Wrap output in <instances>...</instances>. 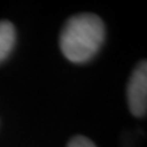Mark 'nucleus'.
I'll return each mask as SVG.
<instances>
[{"label":"nucleus","mask_w":147,"mask_h":147,"mask_svg":"<svg viewBox=\"0 0 147 147\" xmlns=\"http://www.w3.org/2000/svg\"><path fill=\"white\" fill-rule=\"evenodd\" d=\"M104 40V25L93 13L69 18L60 34V48L72 63H86L99 50Z\"/></svg>","instance_id":"1"},{"label":"nucleus","mask_w":147,"mask_h":147,"mask_svg":"<svg viewBox=\"0 0 147 147\" xmlns=\"http://www.w3.org/2000/svg\"><path fill=\"white\" fill-rule=\"evenodd\" d=\"M127 103L135 117H145L147 110V65L141 61L127 85Z\"/></svg>","instance_id":"2"},{"label":"nucleus","mask_w":147,"mask_h":147,"mask_svg":"<svg viewBox=\"0 0 147 147\" xmlns=\"http://www.w3.org/2000/svg\"><path fill=\"white\" fill-rule=\"evenodd\" d=\"M15 28L12 24L9 21H1L0 22V63L10 54L15 44Z\"/></svg>","instance_id":"3"},{"label":"nucleus","mask_w":147,"mask_h":147,"mask_svg":"<svg viewBox=\"0 0 147 147\" xmlns=\"http://www.w3.org/2000/svg\"><path fill=\"white\" fill-rule=\"evenodd\" d=\"M67 147H96V145L84 136H76L69 142Z\"/></svg>","instance_id":"4"}]
</instances>
